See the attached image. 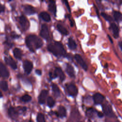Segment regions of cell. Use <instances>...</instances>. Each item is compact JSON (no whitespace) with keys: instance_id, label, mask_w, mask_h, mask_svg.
<instances>
[{"instance_id":"33","label":"cell","mask_w":122,"mask_h":122,"mask_svg":"<svg viewBox=\"0 0 122 122\" xmlns=\"http://www.w3.org/2000/svg\"><path fill=\"white\" fill-rule=\"evenodd\" d=\"M4 10H5V8H4V6L2 5H1L0 3V13L1 12H2L4 11Z\"/></svg>"},{"instance_id":"10","label":"cell","mask_w":122,"mask_h":122,"mask_svg":"<svg viewBox=\"0 0 122 122\" xmlns=\"http://www.w3.org/2000/svg\"><path fill=\"white\" fill-rule=\"evenodd\" d=\"M48 94V92L47 90H43L41 91L38 97V102L39 103L41 104H43L45 103Z\"/></svg>"},{"instance_id":"4","label":"cell","mask_w":122,"mask_h":122,"mask_svg":"<svg viewBox=\"0 0 122 122\" xmlns=\"http://www.w3.org/2000/svg\"><path fill=\"white\" fill-rule=\"evenodd\" d=\"M102 110L104 114L107 116L110 117H113L114 116L111 106L108 103H105L102 105Z\"/></svg>"},{"instance_id":"41","label":"cell","mask_w":122,"mask_h":122,"mask_svg":"<svg viewBox=\"0 0 122 122\" xmlns=\"http://www.w3.org/2000/svg\"><path fill=\"white\" fill-rule=\"evenodd\" d=\"M28 122H33L32 121H31V120H30V121H29Z\"/></svg>"},{"instance_id":"20","label":"cell","mask_w":122,"mask_h":122,"mask_svg":"<svg viewBox=\"0 0 122 122\" xmlns=\"http://www.w3.org/2000/svg\"><path fill=\"white\" fill-rule=\"evenodd\" d=\"M52 90L53 91V93L54 96L56 97H58L60 95V91L58 86L56 84H52Z\"/></svg>"},{"instance_id":"26","label":"cell","mask_w":122,"mask_h":122,"mask_svg":"<svg viewBox=\"0 0 122 122\" xmlns=\"http://www.w3.org/2000/svg\"><path fill=\"white\" fill-rule=\"evenodd\" d=\"M0 88L3 91H6L8 88L7 82L5 81H1L0 82Z\"/></svg>"},{"instance_id":"21","label":"cell","mask_w":122,"mask_h":122,"mask_svg":"<svg viewBox=\"0 0 122 122\" xmlns=\"http://www.w3.org/2000/svg\"><path fill=\"white\" fill-rule=\"evenodd\" d=\"M13 52L14 56L15 57V58L19 59V60H20L21 59L22 52L20 49L17 48H15L13 50Z\"/></svg>"},{"instance_id":"8","label":"cell","mask_w":122,"mask_h":122,"mask_svg":"<svg viewBox=\"0 0 122 122\" xmlns=\"http://www.w3.org/2000/svg\"><path fill=\"white\" fill-rule=\"evenodd\" d=\"M8 114L12 120H16L19 115V112L17 109L10 107L8 109Z\"/></svg>"},{"instance_id":"40","label":"cell","mask_w":122,"mask_h":122,"mask_svg":"<svg viewBox=\"0 0 122 122\" xmlns=\"http://www.w3.org/2000/svg\"><path fill=\"white\" fill-rule=\"evenodd\" d=\"M2 97V94L1 93V92L0 91V98H1Z\"/></svg>"},{"instance_id":"15","label":"cell","mask_w":122,"mask_h":122,"mask_svg":"<svg viewBox=\"0 0 122 122\" xmlns=\"http://www.w3.org/2000/svg\"><path fill=\"white\" fill-rule=\"evenodd\" d=\"M23 10L24 13L29 15H32L36 12V10L34 8L29 5H26L24 6Z\"/></svg>"},{"instance_id":"9","label":"cell","mask_w":122,"mask_h":122,"mask_svg":"<svg viewBox=\"0 0 122 122\" xmlns=\"http://www.w3.org/2000/svg\"><path fill=\"white\" fill-rule=\"evenodd\" d=\"M19 23L23 30H26L29 27V21L27 18L23 15L19 17Z\"/></svg>"},{"instance_id":"7","label":"cell","mask_w":122,"mask_h":122,"mask_svg":"<svg viewBox=\"0 0 122 122\" xmlns=\"http://www.w3.org/2000/svg\"><path fill=\"white\" fill-rule=\"evenodd\" d=\"M23 67L25 72L29 74L30 73L32 68H33V64L32 63L28 60H26L23 62Z\"/></svg>"},{"instance_id":"35","label":"cell","mask_w":122,"mask_h":122,"mask_svg":"<svg viewBox=\"0 0 122 122\" xmlns=\"http://www.w3.org/2000/svg\"><path fill=\"white\" fill-rule=\"evenodd\" d=\"M35 72H36V74H37L39 75H41V70H39V69H37V70H36Z\"/></svg>"},{"instance_id":"22","label":"cell","mask_w":122,"mask_h":122,"mask_svg":"<svg viewBox=\"0 0 122 122\" xmlns=\"http://www.w3.org/2000/svg\"><path fill=\"white\" fill-rule=\"evenodd\" d=\"M40 16L43 20H44L46 22H48L51 20V17L49 15V14L46 12H45V11L41 12L40 14Z\"/></svg>"},{"instance_id":"27","label":"cell","mask_w":122,"mask_h":122,"mask_svg":"<svg viewBox=\"0 0 122 122\" xmlns=\"http://www.w3.org/2000/svg\"><path fill=\"white\" fill-rule=\"evenodd\" d=\"M47 105L50 108L53 107L55 103L54 99L51 97H50V96L47 98Z\"/></svg>"},{"instance_id":"28","label":"cell","mask_w":122,"mask_h":122,"mask_svg":"<svg viewBox=\"0 0 122 122\" xmlns=\"http://www.w3.org/2000/svg\"><path fill=\"white\" fill-rule=\"evenodd\" d=\"M37 122H46L44 115L42 113H39L37 116Z\"/></svg>"},{"instance_id":"42","label":"cell","mask_w":122,"mask_h":122,"mask_svg":"<svg viewBox=\"0 0 122 122\" xmlns=\"http://www.w3.org/2000/svg\"></svg>"},{"instance_id":"23","label":"cell","mask_w":122,"mask_h":122,"mask_svg":"<svg viewBox=\"0 0 122 122\" xmlns=\"http://www.w3.org/2000/svg\"><path fill=\"white\" fill-rule=\"evenodd\" d=\"M68 45L69 48L71 50H75L77 47V44L75 41L71 38H69L68 39Z\"/></svg>"},{"instance_id":"30","label":"cell","mask_w":122,"mask_h":122,"mask_svg":"<svg viewBox=\"0 0 122 122\" xmlns=\"http://www.w3.org/2000/svg\"><path fill=\"white\" fill-rule=\"evenodd\" d=\"M101 15L107 21H111L113 20L112 18L110 15H109L108 14H106L104 12H102L101 13Z\"/></svg>"},{"instance_id":"2","label":"cell","mask_w":122,"mask_h":122,"mask_svg":"<svg viewBox=\"0 0 122 122\" xmlns=\"http://www.w3.org/2000/svg\"><path fill=\"white\" fill-rule=\"evenodd\" d=\"M47 49L56 56L66 57L67 56V52L60 42L55 41L54 44H49Z\"/></svg>"},{"instance_id":"34","label":"cell","mask_w":122,"mask_h":122,"mask_svg":"<svg viewBox=\"0 0 122 122\" xmlns=\"http://www.w3.org/2000/svg\"><path fill=\"white\" fill-rule=\"evenodd\" d=\"M64 2H65V5H66V7H67V9H68L69 11L70 12L71 10H70V8L69 5V4H68V2L67 1H66V0H64Z\"/></svg>"},{"instance_id":"6","label":"cell","mask_w":122,"mask_h":122,"mask_svg":"<svg viewBox=\"0 0 122 122\" xmlns=\"http://www.w3.org/2000/svg\"><path fill=\"white\" fill-rule=\"evenodd\" d=\"M40 34L42 38L45 39L47 40L49 38V32L47 25H42Z\"/></svg>"},{"instance_id":"32","label":"cell","mask_w":122,"mask_h":122,"mask_svg":"<svg viewBox=\"0 0 122 122\" xmlns=\"http://www.w3.org/2000/svg\"><path fill=\"white\" fill-rule=\"evenodd\" d=\"M11 37L12 38L15 39V38H18L19 37H20V36L18 35V34H16V33H14V32H12V33H11Z\"/></svg>"},{"instance_id":"39","label":"cell","mask_w":122,"mask_h":122,"mask_svg":"<svg viewBox=\"0 0 122 122\" xmlns=\"http://www.w3.org/2000/svg\"><path fill=\"white\" fill-rule=\"evenodd\" d=\"M108 38H109V40H110V41H111V42L112 43H113V41H112V39H111V38L110 37V36H109V35H108Z\"/></svg>"},{"instance_id":"36","label":"cell","mask_w":122,"mask_h":122,"mask_svg":"<svg viewBox=\"0 0 122 122\" xmlns=\"http://www.w3.org/2000/svg\"><path fill=\"white\" fill-rule=\"evenodd\" d=\"M97 114H98V117H100V118H102V117L103 116V113H102V112H98Z\"/></svg>"},{"instance_id":"14","label":"cell","mask_w":122,"mask_h":122,"mask_svg":"<svg viewBox=\"0 0 122 122\" xmlns=\"http://www.w3.org/2000/svg\"><path fill=\"white\" fill-rule=\"evenodd\" d=\"M104 98V96L100 93H96L93 96V100L96 104H101L103 102Z\"/></svg>"},{"instance_id":"13","label":"cell","mask_w":122,"mask_h":122,"mask_svg":"<svg viewBox=\"0 0 122 122\" xmlns=\"http://www.w3.org/2000/svg\"><path fill=\"white\" fill-rule=\"evenodd\" d=\"M4 60L5 62L10 66V67L14 70H15L17 68V65L16 62L13 60V59L11 57H5L4 58Z\"/></svg>"},{"instance_id":"37","label":"cell","mask_w":122,"mask_h":122,"mask_svg":"<svg viewBox=\"0 0 122 122\" xmlns=\"http://www.w3.org/2000/svg\"><path fill=\"white\" fill-rule=\"evenodd\" d=\"M70 25L71 27H73V25H74V21L73 20H71V19H70Z\"/></svg>"},{"instance_id":"1","label":"cell","mask_w":122,"mask_h":122,"mask_svg":"<svg viewBox=\"0 0 122 122\" xmlns=\"http://www.w3.org/2000/svg\"><path fill=\"white\" fill-rule=\"evenodd\" d=\"M25 42L27 47L32 52H34L35 50L41 47L43 45L42 40L35 35H30L27 36Z\"/></svg>"},{"instance_id":"12","label":"cell","mask_w":122,"mask_h":122,"mask_svg":"<svg viewBox=\"0 0 122 122\" xmlns=\"http://www.w3.org/2000/svg\"><path fill=\"white\" fill-rule=\"evenodd\" d=\"M74 58L77 61V62L82 67V68L85 71H87L88 69V66L86 63L85 62V61L82 59V58H81V57L80 55L76 54L74 55Z\"/></svg>"},{"instance_id":"38","label":"cell","mask_w":122,"mask_h":122,"mask_svg":"<svg viewBox=\"0 0 122 122\" xmlns=\"http://www.w3.org/2000/svg\"><path fill=\"white\" fill-rule=\"evenodd\" d=\"M119 46L121 48V50H122V41H120L119 43Z\"/></svg>"},{"instance_id":"17","label":"cell","mask_w":122,"mask_h":122,"mask_svg":"<svg viewBox=\"0 0 122 122\" xmlns=\"http://www.w3.org/2000/svg\"><path fill=\"white\" fill-rule=\"evenodd\" d=\"M50 3L48 5V9L49 10L54 14V15H56V8L55 5V1L54 0H50Z\"/></svg>"},{"instance_id":"5","label":"cell","mask_w":122,"mask_h":122,"mask_svg":"<svg viewBox=\"0 0 122 122\" xmlns=\"http://www.w3.org/2000/svg\"><path fill=\"white\" fill-rule=\"evenodd\" d=\"M53 79L57 77H59L60 80L62 81L65 79V76L61 69L59 67H56L54 70V72H52Z\"/></svg>"},{"instance_id":"16","label":"cell","mask_w":122,"mask_h":122,"mask_svg":"<svg viewBox=\"0 0 122 122\" xmlns=\"http://www.w3.org/2000/svg\"><path fill=\"white\" fill-rule=\"evenodd\" d=\"M56 115L60 117H64L66 116V110L65 108L63 106H60L58 108L57 112H55Z\"/></svg>"},{"instance_id":"11","label":"cell","mask_w":122,"mask_h":122,"mask_svg":"<svg viewBox=\"0 0 122 122\" xmlns=\"http://www.w3.org/2000/svg\"><path fill=\"white\" fill-rule=\"evenodd\" d=\"M0 76L3 78H8L9 76V72L5 66L0 61Z\"/></svg>"},{"instance_id":"24","label":"cell","mask_w":122,"mask_h":122,"mask_svg":"<svg viewBox=\"0 0 122 122\" xmlns=\"http://www.w3.org/2000/svg\"><path fill=\"white\" fill-rule=\"evenodd\" d=\"M57 28L58 30H59V31H60L61 34L65 35H67L68 34V32L67 31V30H66V29L63 26H62L61 25L58 24L57 25Z\"/></svg>"},{"instance_id":"29","label":"cell","mask_w":122,"mask_h":122,"mask_svg":"<svg viewBox=\"0 0 122 122\" xmlns=\"http://www.w3.org/2000/svg\"><path fill=\"white\" fill-rule=\"evenodd\" d=\"M21 100L23 102H29L31 100V97L28 94H25L21 97Z\"/></svg>"},{"instance_id":"31","label":"cell","mask_w":122,"mask_h":122,"mask_svg":"<svg viewBox=\"0 0 122 122\" xmlns=\"http://www.w3.org/2000/svg\"><path fill=\"white\" fill-rule=\"evenodd\" d=\"M94 112L95 110L93 108H89L87 111V115L89 117H92L93 115V114L94 113Z\"/></svg>"},{"instance_id":"25","label":"cell","mask_w":122,"mask_h":122,"mask_svg":"<svg viewBox=\"0 0 122 122\" xmlns=\"http://www.w3.org/2000/svg\"><path fill=\"white\" fill-rule=\"evenodd\" d=\"M113 17H114V20L116 21H118L121 20L122 18V14L119 11H115L113 12Z\"/></svg>"},{"instance_id":"19","label":"cell","mask_w":122,"mask_h":122,"mask_svg":"<svg viewBox=\"0 0 122 122\" xmlns=\"http://www.w3.org/2000/svg\"><path fill=\"white\" fill-rule=\"evenodd\" d=\"M66 71L71 77H74L75 74H74V69L71 65L68 63L67 64L66 68Z\"/></svg>"},{"instance_id":"18","label":"cell","mask_w":122,"mask_h":122,"mask_svg":"<svg viewBox=\"0 0 122 122\" xmlns=\"http://www.w3.org/2000/svg\"><path fill=\"white\" fill-rule=\"evenodd\" d=\"M110 28L112 30L114 37L115 38H117L119 37V29L116 24L114 23H112L111 24Z\"/></svg>"},{"instance_id":"3","label":"cell","mask_w":122,"mask_h":122,"mask_svg":"<svg viewBox=\"0 0 122 122\" xmlns=\"http://www.w3.org/2000/svg\"><path fill=\"white\" fill-rule=\"evenodd\" d=\"M66 89L68 94L71 96H75L78 93V89L76 86L72 83L67 84L66 85Z\"/></svg>"}]
</instances>
